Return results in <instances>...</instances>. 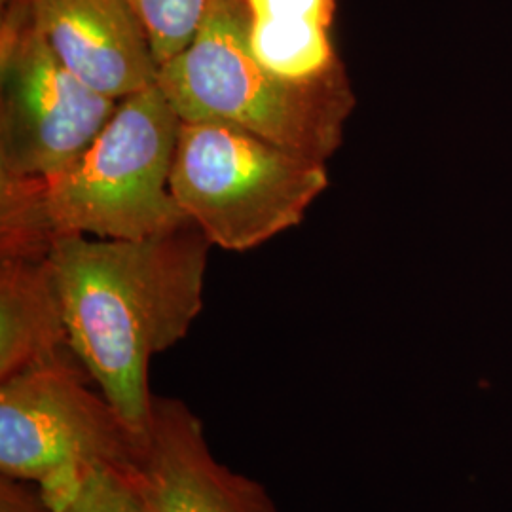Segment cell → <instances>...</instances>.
I'll list each match as a JSON object with an SVG mask.
<instances>
[{
    "label": "cell",
    "instance_id": "cell-3",
    "mask_svg": "<svg viewBox=\"0 0 512 512\" xmlns=\"http://www.w3.org/2000/svg\"><path fill=\"white\" fill-rule=\"evenodd\" d=\"M158 86L183 122H217L329 162L355 109L348 73L291 80L256 59L247 0H220L188 48L160 67Z\"/></svg>",
    "mask_w": 512,
    "mask_h": 512
},
{
    "label": "cell",
    "instance_id": "cell-1",
    "mask_svg": "<svg viewBox=\"0 0 512 512\" xmlns=\"http://www.w3.org/2000/svg\"><path fill=\"white\" fill-rule=\"evenodd\" d=\"M209 239L188 222L154 238H55L48 249L69 340L99 391L145 444L148 366L203 308Z\"/></svg>",
    "mask_w": 512,
    "mask_h": 512
},
{
    "label": "cell",
    "instance_id": "cell-8",
    "mask_svg": "<svg viewBox=\"0 0 512 512\" xmlns=\"http://www.w3.org/2000/svg\"><path fill=\"white\" fill-rule=\"evenodd\" d=\"M38 31L86 88L122 101L158 84L147 27L129 0H29Z\"/></svg>",
    "mask_w": 512,
    "mask_h": 512
},
{
    "label": "cell",
    "instance_id": "cell-7",
    "mask_svg": "<svg viewBox=\"0 0 512 512\" xmlns=\"http://www.w3.org/2000/svg\"><path fill=\"white\" fill-rule=\"evenodd\" d=\"M133 484L143 512H279L260 482L215 459L203 421L171 397L154 395Z\"/></svg>",
    "mask_w": 512,
    "mask_h": 512
},
{
    "label": "cell",
    "instance_id": "cell-6",
    "mask_svg": "<svg viewBox=\"0 0 512 512\" xmlns=\"http://www.w3.org/2000/svg\"><path fill=\"white\" fill-rule=\"evenodd\" d=\"M118 101L86 88L38 31L29 0L0 23V181L48 179L92 145Z\"/></svg>",
    "mask_w": 512,
    "mask_h": 512
},
{
    "label": "cell",
    "instance_id": "cell-11",
    "mask_svg": "<svg viewBox=\"0 0 512 512\" xmlns=\"http://www.w3.org/2000/svg\"><path fill=\"white\" fill-rule=\"evenodd\" d=\"M147 27L154 57L162 67L181 54L220 0H129Z\"/></svg>",
    "mask_w": 512,
    "mask_h": 512
},
{
    "label": "cell",
    "instance_id": "cell-12",
    "mask_svg": "<svg viewBox=\"0 0 512 512\" xmlns=\"http://www.w3.org/2000/svg\"><path fill=\"white\" fill-rule=\"evenodd\" d=\"M61 512H143L135 484L112 471H95Z\"/></svg>",
    "mask_w": 512,
    "mask_h": 512
},
{
    "label": "cell",
    "instance_id": "cell-9",
    "mask_svg": "<svg viewBox=\"0 0 512 512\" xmlns=\"http://www.w3.org/2000/svg\"><path fill=\"white\" fill-rule=\"evenodd\" d=\"M73 353L48 253H0V382Z\"/></svg>",
    "mask_w": 512,
    "mask_h": 512
},
{
    "label": "cell",
    "instance_id": "cell-4",
    "mask_svg": "<svg viewBox=\"0 0 512 512\" xmlns=\"http://www.w3.org/2000/svg\"><path fill=\"white\" fill-rule=\"evenodd\" d=\"M90 382L74 353L0 382V475L38 486L55 512L95 471H139L143 442Z\"/></svg>",
    "mask_w": 512,
    "mask_h": 512
},
{
    "label": "cell",
    "instance_id": "cell-2",
    "mask_svg": "<svg viewBox=\"0 0 512 512\" xmlns=\"http://www.w3.org/2000/svg\"><path fill=\"white\" fill-rule=\"evenodd\" d=\"M181 124L156 84L118 101L63 171L0 181V253H48L55 238L73 234L139 241L192 222L171 192Z\"/></svg>",
    "mask_w": 512,
    "mask_h": 512
},
{
    "label": "cell",
    "instance_id": "cell-13",
    "mask_svg": "<svg viewBox=\"0 0 512 512\" xmlns=\"http://www.w3.org/2000/svg\"><path fill=\"white\" fill-rule=\"evenodd\" d=\"M0 512H55L38 486L14 478H0Z\"/></svg>",
    "mask_w": 512,
    "mask_h": 512
},
{
    "label": "cell",
    "instance_id": "cell-5",
    "mask_svg": "<svg viewBox=\"0 0 512 512\" xmlns=\"http://www.w3.org/2000/svg\"><path fill=\"white\" fill-rule=\"evenodd\" d=\"M327 164L217 122H183L171 192L211 245L245 253L298 226Z\"/></svg>",
    "mask_w": 512,
    "mask_h": 512
},
{
    "label": "cell",
    "instance_id": "cell-10",
    "mask_svg": "<svg viewBox=\"0 0 512 512\" xmlns=\"http://www.w3.org/2000/svg\"><path fill=\"white\" fill-rule=\"evenodd\" d=\"M256 59L291 80L346 73L332 40L336 0H247Z\"/></svg>",
    "mask_w": 512,
    "mask_h": 512
}]
</instances>
